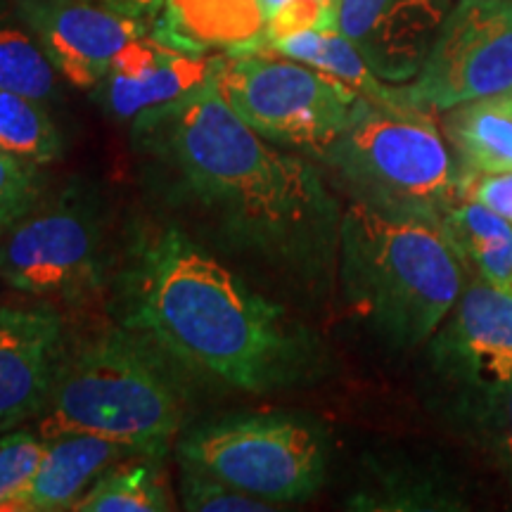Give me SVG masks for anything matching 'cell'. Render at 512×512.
<instances>
[{"mask_svg":"<svg viewBox=\"0 0 512 512\" xmlns=\"http://www.w3.org/2000/svg\"><path fill=\"white\" fill-rule=\"evenodd\" d=\"M309 29H337V8L323 3V0H290L266 19L261 50H266L280 38Z\"/></svg>","mask_w":512,"mask_h":512,"instance_id":"27","label":"cell"},{"mask_svg":"<svg viewBox=\"0 0 512 512\" xmlns=\"http://www.w3.org/2000/svg\"><path fill=\"white\" fill-rule=\"evenodd\" d=\"M133 143L169 202L195 211L240 252L304 271L339 242L342 216L316 169L245 124L211 74L183 98L138 114Z\"/></svg>","mask_w":512,"mask_h":512,"instance_id":"1","label":"cell"},{"mask_svg":"<svg viewBox=\"0 0 512 512\" xmlns=\"http://www.w3.org/2000/svg\"><path fill=\"white\" fill-rule=\"evenodd\" d=\"M460 264L479 280L512 292V226L484 204L460 197L439 221Z\"/></svg>","mask_w":512,"mask_h":512,"instance_id":"19","label":"cell"},{"mask_svg":"<svg viewBox=\"0 0 512 512\" xmlns=\"http://www.w3.org/2000/svg\"><path fill=\"white\" fill-rule=\"evenodd\" d=\"M323 157L354 202L384 214L439 226L448 207L460 200L456 159L422 107H382L361 100Z\"/></svg>","mask_w":512,"mask_h":512,"instance_id":"5","label":"cell"},{"mask_svg":"<svg viewBox=\"0 0 512 512\" xmlns=\"http://www.w3.org/2000/svg\"><path fill=\"white\" fill-rule=\"evenodd\" d=\"M98 3L110 5V8L124 12V15H131L140 19L145 24H155L157 17L162 15L166 0H98Z\"/></svg>","mask_w":512,"mask_h":512,"instance_id":"30","label":"cell"},{"mask_svg":"<svg viewBox=\"0 0 512 512\" xmlns=\"http://www.w3.org/2000/svg\"><path fill=\"white\" fill-rule=\"evenodd\" d=\"M117 309L124 328L171 361L240 392H278L316 370L309 330L178 228L136 242L119 275Z\"/></svg>","mask_w":512,"mask_h":512,"instance_id":"2","label":"cell"},{"mask_svg":"<svg viewBox=\"0 0 512 512\" xmlns=\"http://www.w3.org/2000/svg\"><path fill=\"white\" fill-rule=\"evenodd\" d=\"M0 91L38 102L55 93V64L41 43L19 29H0Z\"/></svg>","mask_w":512,"mask_h":512,"instance_id":"22","label":"cell"},{"mask_svg":"<svg viewBox=\"0 0 512 512\" xmlns=\"http://www.w3.org/2000/svg\"><path fill=\"white\" fill-rule=\"evenodd\" d=\"M46 439L31 432L0 434V512H17V503L34 479Z\"/></svg>","mask_w":512,"mask_h":512,"instance_id":"23","label":"cell"},{"mask_svg":"<svg viewBox=\"0 0 512 512\" xmlns=\"http://www.w3.org/2000/svg\"><path fill=\"white\" fill-rule=\"evenodd\" d=\"M62 351V318L50 306L0 309V434L41 415Z\"/></svg>","mask_w":512,"mask_h":512,"instance_id":"13","label":"cell"},{"mask_svg":"<svg viewBox=\"0 0 512 512\" xmlns=\"http://www.w3.org/2000/svg\"><path fill=\"white\" fill-rule=\"evenodd\" d=\"M41 188L38 164L0 150V233L36 209Z\"/></svg>","mask_w":512,"mask_h":512,"instance_id":"26","label":"cell"},{"mask_svg":"<svg viewBox=\"0 0 512 512\" xmlns=\"http://www.w3.org/2000/svg\"><path fill=\"white\" fill-rule=\"evenodd\" d=\"M19 15L55 69L79 88L102 83L114 57L150 29L98 0H22Z\"/></svg>","mask_w":512,"mask_h":512,"instance_id":"11","label":"cell"},{"mask_svg":"<svg viewBox=\"0 0 512 512\" xmlns=\"http://www.w3.org/2000/svg\"><path fill=\"white\" fill-rule=\"evenodd\" d=\"M453 0H339L337 31L387 83L413 81L425 67Z\"/></svg>","mask_w":512,"mask_h":512,"instance_id":"12","label":"cell"},{"mask_svg":"<svg viewBox=\"0 0 512 512\" xmlns=\"http://www.w3.org/2000/svg\"><path fill=\"white\" fill-rule=\"evenodd\" d=\"M444 136L460 181L512 171V91L446 110Z\"/></svg>","mask_w":512,"mask_h":512,"instance_id":"17","label":"cell"},{"mask_svg":"<svg viewBox=\"0 0 512 512\" xmlns=\"http://www.w3.org/2000/svg\"><path fill=\"white\" fill-rule=\"evenodd\" d=\"M183 392L150 339L107 325L64 349L38 434H95L143 458L166 456L183 427Z\"/></svg>","mask_w":512,"mask_h":512,"instance_id":"3","label":"cell"},{"mask_svg":"<svg viewBox=\"0 0 512 512\" xmlns=\"http://www.w3.org/2000/svg\"><path fill=\"white\" fill-rule=\"evenodd\" d=\"M183 508L190 512H268L275 510L264 498L235 489L221 479L183 465Z\"/></svg>","mask_w":512,"mask_h":512,"instance_id":"25","label":"cell"},{"mask_svg":"<svg viewBox=\"0 0 512 512\" xmlns=\"http://www.w3.org/2000/svg\"><path fill=\"white\" fill-rule=\"evenodd\" d=\"M185 467L207 472L268 503L316 494L325 479V441L292 415H233L207 422L178 444Z\"/></svg>","mask_w":512,"mask_h":512,"instance_id":"6","label":"cell"},{"mask_svg":"<svg viewBox=\"0 0 512 512\" xmlns=\"http://www.w3.org/2000/svg\"><path fill=\"white\" fill-rule=\"evenodd\" d=\"M460 197L484 204L512 226V171L465 178L460 181Z\"/></svg>","mask_w":512,"mask_h":512,"instance_id":"29","label":"cell"},{"mask_svg":"<svg viewBox=\"0 0 512 512\" xmlns=\"http://www.w3.org/2000/svg\"><path fill=\"white\" fill-rule=\"evenodd\" d=\"M510 484H512V477H510Z\"/></svg>","mask_w":512,"mask_h":512,"instance_id":"33","label":"cell"},{"mask_svg":"<svg viewBox=\"0 0 512 512\" xmlns=\"http://www.w3.org/2000/svg\"><path fill=\"white\" fill-rule=\"evenodd\" d=\"M131 453L117 441L95 434L72 432L48 439L36 475L19 498L17 512L72 510L102 472Z\"/></svg>","mask_w":512,"mask_h":512,"instance_id":"16","label":"cell"},{"mask_svg":"<svg viewBox=\"0 0 512 512\" xmlns=\"http://www.w3.org/2000/svg\"><path fill=\"white\" fill-rule=\"evenodd\" d=\"M0 280L17 292L79 299L102 280L100 223L83 202L29 211L0 242Z\"/></svg>","mask_w":512,"mask_h":512,"instance_id":"9","label":"cell"},{"mask_svg":"<svg viewBox=\"0 0 512 512\" xmlns=\"http://www.w3.org/2000/svg\"><path fill=\"white\" fill-rule=\"evenodd\" d=\"M214 60L183 53L155 36H140L114 57L105 79V105L117 119L169 105L209 79Z\"/></svg>","mask_w":512,"mask_h":512,"instance_id":"14","label":"cell"},{"mask_svg":"<svg viewBox=\"0 0 512 512\" xmlns=\"http://www.w3.org/2000/svg\"><path fill=\"white\" fill-rule=\"evenodd\" d=\"M211 76L233 112L259 136L318 155L342 136L363 100L347 83L290 57H214Z\"/></svg>","mask_w":512,"mask_h":512,"instance_id":"7","label":"cell"},{"mask_svg":"<svg viewBox=\"0 0 512 512\" xmlns=\"http://www.w3.org/2000/svg\"><path fill=\"white\" fill-rule=\"evenodd\" d=\"M323 3H328V5H332V8H339V0H323Z\"/></svg>","mask_w":512,"mask_h":512,"instance_id":"32","label":"cell"},{"mask_svg":"<svg viewBox=\"0 0 512 512\" xmlns=\"http://www.w3.org/2000/svg\"><path fill=\"white\" fill-rule=\"evenodd\" d=\"M285 3H290V0H261V8H264V12H266V19L275 15V12L283 8Z\"/></svg>","mask_w":512,"mask_h":512,"instance_id":"31","label":"cell"},{"mask_svg":"<svg viewBox=\"0 0 512 512\" xmlns=\"http://www.w3.org/2000/svg\"><path fill=\"white\" fill-rule=\"evenodd\" d=\"M264 29L261 0H166L152 36L192 55L204 50L247 55L261 50Z\"/></svg>","mask_w":512,"mask_h":512,"instance_id":"15","label":"cell"},{"mask_svg":"<svg viewBox=\"0 0 512 512\" xmlns=\"http://www.w3.org/2000/svg\"><path fill=\"white\" fill-rule=\"evenodd\" d=\"M479 422L491 456L512 477V380L479 401Z\"/></svg>","mask_w":512,"mask_h":512,"instance_id":"28","label":"cell"},{"mask_svg":"<svg viewBox=\"0 0 512 512\" xmlns=\"http://www.w3.org/2000/svg\"><path fill=\"white\" fill-rule=\"evenodd\" d=\"M406 88L427 112L512 91V0H458Z\"/></svg>","mask_w":512,"mask_h":512,"instance_id":"8","label":"cell"},{"mask_svg":"<svg viewBox=\"0 0 512 512\" xmlns=\"http://www.w3.org/2000/svg\"><path fill=\"white\" fill-rule=\"evenodd\" d=\"M434 368L477 401L512 380V292L475 278L430 339Z\"/></svg>","mask_w":512,"mask_h":512,"instance_id":"10","label":"cell"},{"mask_svg":"<svg viewBox=\"0 0 512 512\" xmlns=\"http://www.w3.org/2000/svg\"><path fill=\"white\" fill-rule=\"evenodd\" d=\"M268 53H278L290 60L304 62L320 72L335 76L342 83L361 95L363 100L375 102L382 107H418L408 95L406 86L394 88L392 83L382 81L373 69L368 67L361 53L347 36L337 29H309L299 34L285 36L266 48Z\"/></svg>","mask_w":512,"mask_h":512,"instance_id":"18","label":"cell"},{"mask_svg":"<svg viewBox=\"0 0 512 512\" xmlns=\"http://www.w3.org/2000/svg\"><path fill=\"white\" fill-rule=\"evenodd\" d=\"M0 150L50 164L62 155V136L38 100L0 91Z\"/></svg>","mask_w":512,"mask_h":512,"instance_id":"21","label":"cell"},{"mask_svg":"<svg viewBox=\"0 0 512 512\" xmlns=\"http://www.w3.org/2000/svg\"><path fill=\"white\" fill-rule=\"evenodd\" d=\"M339 275L358 316L396 349L430 342L465 285V268L437 223L361 202L339 221Z\"/></svg>","mask_w":512,"mask_h":512,"instance_id":"4","label":"cell"},{"mask_svg":"<svg viewBox=\"0 0 512 512\" xmlns=\"http://www.w3.org/2000/svg\"><path fill=\"white\" fill-rule=\"evenodd\" d=\"M356 508L363 510H451L453 498L418 475H396L382 479L375 491L356 498Z\"/></svg>","mask_w":512,"mask_h":512,"instance_id":"24","label":"cell"},{"mask_svg":"<svg viewBox=\"0 0 512 512\" xmlns=\"http://www.w3.org/2000/svg\"><path fill=\"white\" fill-rule=\"evenodd\" d=\"M171 494L155 465H112L74 503L76 512H162Z\"/></svg>","mask_w":512,"mask_h":512,"instance_id":"20","label":"cell"}]
</instances>
